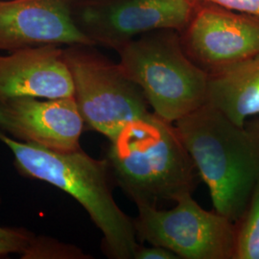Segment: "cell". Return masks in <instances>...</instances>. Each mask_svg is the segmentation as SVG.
Here are the masks:
<instances>
[{"label":"cell","instance_id":"cell-8","mask_svg":"<svg viewBox=\"0 0 259 259\" xmlns=\"http://www.w3.org/2000/svg\"><path fill=\"white\" fill-rule=\"evenodd\" d=\"M185 53L207 74L240 64L259 53V19L199 0L180 34Z\"/></svg>","mask_w":259,"mask_h":259},{"label":"cell","instance_id":"cell-2","mask_svg":"<svg viewBox=\"0 0 259 259\" xmlns=\"http://www.w3.org/2000/svg\"><path fill=\"white\" fill-rule=\"evenodd\" d=\"M0 141L13 153L20 174L54 185L83 206L102 232L104 250L110 257H135L140 245L134 221L121 210L112 196L107 159H95L82 149L63 153L41 148L1 131Z\"/></svg>","mask_w":259,"mask_h":259},{"label":"cell","instance_id":"cell-17","mask_svg":"<svg viewBox=\"0 0 259 259\" xmlns=\"http://www.w3.org/2000/svg\"><path fill=\"white\" fill-rule=\"evenodd\" d=\"M135 259H178L176 254L164 247L150 245V247H141L136 251Z\"/></svg>","mask_w":259,"mask_h":259},{"label":"cell","instance_id":"cell-9","mask_svg":"<svg viewBox=\"0 0 259 259\" xmlns=\"http://www.w3.org/2000/svg\"><path fill=\"white\" fill-rule=\"evenodd\" d=\"M84 121L74 97H18L0 102V131L14 139L55 152L81 149Z\"/></svg>","mask_w":259,"mask_h":259},{"label":"cell","instance_id":"cell-4","mask_svg":"<svg viewBox=\"0 0 259 259\" xmlns=\"http://www.w3.org/2000/svg\"><path fill=\"white\" fill-rule=\"evenodd\" d=\"M116 52L124 73L161 119L174 124L206 103L208 74L185 53L179 32H150Z\"/></svg>","mask_w":259,"mask_h":259},{"label":"cell","instance_id":"cell-11","mask_svg":"<svg viewBox=\"0 0 259 259\" xmlns=\"http://www.w3.org/2000/svg\"><path fill=\"white\" fill-rule=\"evenodd\" d=\"M74 88L64 48L47 45L0 55V102L18 97H71Z\"/></svg>","mask_w":259,"mask_h":259},{"label":"cell","instance_id":"cell-1","mask_svg":"<svg viewBox=\"0 0 259 259\" xmlns=\"http://www.w3.org/2000/svg\"><path fill=\"white\" fill-rule=\"evenodd\" d=\"M174 126L214 210L238 222L259 183L258 116L239 126L205 103Z\"/></svg>","mask_w":259,"mask_h":259},{"label":"cell","instance_id":"cell-3","mask_svg":"<svg viewBox=\"0 0 259 259\" xmlns=\"http://www.w3.org/2000/svg\"><path fill=\"white\" fill-rule=\"evenodd\" d=\"M107 162L137 205L175 202L193 192L199 177L174 124L153 111L132 121L111 140Z\"/></svg>","mask_w":259,"mask_h":259},{"label":"cell","instance_id":"cell-7","mask_svg":"<svg viewBox=\"0 0 259 259\" xmlns=\"http://www.w3.org/2000/svg\"><path fill=\"white\" fill-rule=\"evenodd\" d=\"M199 0H74L75 23L96 46L117 51L130 40L158 30L180 34Z\"/></svg>","mask_w":259,"mask_h":259},{"label":"cell","instance_id":"cell-15","mask_svg":"<svg viewBox=\"0 0 259 259\" xmlns=\"http://www.w3.org/2000/svg\"><path fill=\"white\" fill-rule=\"evenodd\" d=\"M34 237L35 234L25 229L3 227L0 225V257L13 253L21 255Z\"/></svg>","mask_w":259,"mask_h":259},{"label":"cell","instance_id":"cell-13","mask_svg":"<svg viewBox=\"0 0 259 259\" xmlns=\"http://www.w3.org/2000/svg\"><path fill=\"white\" fill-rule=\"evenodd\" d=\"M236 226L234 259H259V183Z\"/></svg>","mask_w":259,"mask_h":259},{"label":"cell","instance_id":"cell-14","mask_svg":"<svg viewBox=\"0 0 259 259\" xmlns=\"http://www.w3.org/2000/svg\"><path fill=\"white\" fill-rule=\"evenodd\" d=\"M23 259H84L91 258L83 250L69 244L47 236L33 238L29 247L20 256Z\"/></svg>","mask_w":259,"mask_h":259},{"label":"cell","instance_id":"cell-16","mask_svg":"<svg viewBox=\"0 0 259 259\" xmlns=\"http://www.w3.org/2000/svg\"><path fill=\"white\" fill-rule=\"evenodd\" d=\"M259 19V0H203Z\"/></svg>","mask_w":259,"mask_h":259},{"label":"cell","instance_id":"cell-6","mask_svg":"<svg viewBox=\"0 0 259 259\" xmlns=\"http://www.w3.org/2000/svg\"><path fill=\"white\" fill-rule=\"evenodd\" d=\"M169 210L138 204L134 219L138 239L164 247L179 258L234 259L236 223L222 214L204 209L192 193L180 196Z\"/></svg>","mask_w":259,"mask_h":259},{"label":"cell","instance_id":"cell-12","mask_svg":"<svg viewBox=\"0 0 259 259\" xmlns=\"http://www.w3.org/2000/svg\"><path fill=\"white\" fill-rule=\"evenodd\" d=\"M206 103L239 126L259 116V53L208 74Z\"/></svg>","mask_w":259,"mask_h":259},{"label":"cell","instance_id":"cell-5","mask_svg":"<svg viewBox=\"0 0 259 259\" xmlns=\"http://www.w3.org/2000/svg\"><path fill=\"white\" fill-rule=\"evenodd\" d=\"M64 58L84 124L110 141L132 121L151 112L139 85L94 46H68L64 48Z\"/></svg>","mask_w":259,"mask_h":259},{"label":"cell","instance_id":"cell-10","mask_svg":"<svg viewBox=\"0 0 259 259\" xmlns=\"http://www.w3.org/2000/svg\"><path fill=\"white\" fill-rule=\"evenodd\" d=\"M74 0H0V52L27 47L94 46L75 23Z\"/></svg>","mask_w":259,"mask_h":259}]
</instances>
